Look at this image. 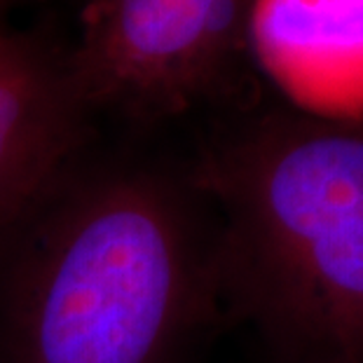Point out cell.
Here are the masks:
<instances>
[{"label": "cell", "instance_id": "obj_6", "mask_svg": "<svg viewBox=\"0 0 363 363\" xmlns=\"http://www.w3.org/2000/svg\"><path fill=\"white\" fill-rule=\"evenodd\" d=\"M14 5H17V0H0V40L12 33V30L7 28V17H10Z\"/></svg>", "mask_w": 363, "mask_h": 363}, {"label": "cell", "instance_id": "obj_4", "mask_svg": "<svg viewBox=\"0 0 363 363\" xmlns=\"http://www.w3.org/2000/svg\"><path fill=\"white\" fill-rule=\"evenodd\" d=\"M66 52L12 33L0 40V237L91 143Z\"/></svg>", "mask_w": 363, "mask_h": 363}, {"label": "cell", "instance_id": "obj_3", "mask_svg": "<svg viewBox=\"0 0 363 363\" xmlns=\"http://www.w3.org/2000/svg\"><path fill=\"white\" fill-rule=\"evenodd\" d=\"M253 0H84L66 52L91 115L152 127L228 87L251 50Z\"/></svg>", "mask_w": 363, "mask_h": 363}, {"label": "cell", "instance_id": "obj_5", "mask_svg": "<svg viewBox=\"0 0 363 363\" xmlns=\"http://www.w3.org/2000/svg\"><path fill=\"white\" fill-rule=\"evenodd\" d=\"M249 43L300 111L363 120V0H253Z\"/></svg>", "mask_w": 363, "mask_h": 363}, {"label": "cell", "instance_id": "obj_2", "mask_svg": "<svg viewBox=\"0 0 363 363\" xmlns=\"http://www.w3.org/2000/svg\"><path fill=\"white\" fill-rule=\"evenodd\" d=\"M192 176L220 213V286L277 335L321 342L363 319V136L265 125Z\"/></svg>", "mask_w": 363, "mask_h": 363}, {"label": "cell", "instance_id": "obj_1", "mask_svg": "<svg viewBox=\"0 0 363 363\" xmlns=\"http://www.w3.org/2000/svg\"><path fill=\"white\" fill-rule=\"evenodd\" d=\"M202 197L84 150L0 237V363H176L220 286Z\"/></svg>", "mask_w": 363, "mask_h": 363}]
</instances>
